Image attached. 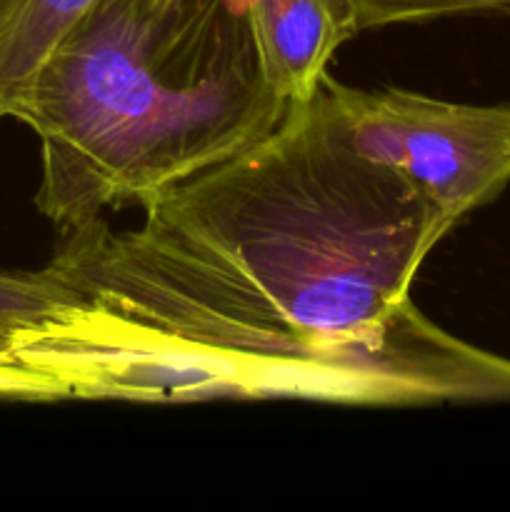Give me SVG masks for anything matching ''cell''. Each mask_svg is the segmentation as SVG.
Here are the masks:
<instances>
[{
  "instance_id": "obj_1",
  "label": "cell",
  "mask_w": 510,
  "mask_h": 512,
  "mask_svg": "<svg viewBox=\"0 0 510 512\" xmlns=\"http://www.w3.org/2000/svg\"><path fill=\"white\" fill-rule=\"evenodd\" d=\"M65 233L48 268L80 305L45 333L63 398L493 400L505 360L410 300L455 228L410 180L355 153L318 100L290 103L243 153Z\"/></svg>"
},
{
  "instance_id": "obj_2",
  "label": "cell",
  "mask_w": 510,
  "mask_h": 512,
  "mask_svg": "<svg viewBox=\"0 0 510 512\" xmlns=\"http://www.w3.org/2000/svg\"><path fill=\"white\" fill-rule=\"evenodd\" d=\"M240 0H98L13 110L40 140V213L70 233L243 153L288 110Z\"/></svg>"
},
{
  "instance_id": "obj_3",
  "label": "cell",
  "mask_w": 510,
  "mask_h": 512,
  "mask_svg": "<svg viewBox=\"0 0 510 512\" xmlns=\"http://www.w3.org/2000/svg\"><path fill=\"white\" fill-rule=\"evenodd\" d=\"M330 128L363 158L403 175L458 228L510 185V103L470 105L403 88L315 90Z\"/></svg>"
},
{
  "instance_id": "obj_4",
  "label": "cell",
  "mask_w": 510,
  "mask_h": 512,
  "mask_svg": "<svg viewBox=\"0 0 510 512\" xmlns=\"http://www.w3.org/2000/svg\"><path fill=\"white\" fill-rule=\"evenodd\" d=\"M270 88L313 100L338 48L358 35L350 0H240Z\"/></svg>"
},
{
  "instance_id": "obj_5",
  "label": "cell",
  "mask_w": 510,
  "mask_h": 512,
  "mask_svg": "<svg viewBox=\"0 0 510 512\" xmlns=\"http://www.w3.org/2000/svg\"><path fill=\"white\" fill-rule=\"evenodd\" d=\"M98 0H0V120Z\"/></svg>"
},
{
  "instance_id": "obj_6",
  "label": "cell",
  "mask_w": 510,
  "mask_h": 512,
  "mask_svg": "<svg viewBox=\"0 0 510 512\" xmlns=\"http://www.w3.org/2000/svg\"><path fill=\"white\" fill-rule=\"evenodd\" d=\"M78 305V295L48 265L35 273L0 270V365L23 370L20 363L35 338Z\"/></svg>"
},
{
  "instance_id": "obj_7",
  "label": "cell",
  "mask_w": 510,
  "mask_h": 512,
  "mask_svg": "<svg viewBox=\"0 0 510 512\" xmlns=\"http://www.w3.org/2000/svg\"><path fill=\"white\" fill-rule=\"evenodd\" d=\"M358 33L473 13H510V0H350Z\"/></svg>"
},
{
  "instance_id": "obj_8",
  "label": "cell",
  "mask_w": 510,
  "mask_h": 512,
  "mask_svg": "<svg viewBox=\"0 0 510 512\" xmlns=\"http://www.w3.org/2000/svg\"><path fill=\"white\" fill-rule=\"evenodd\" d=\"M0 400H28V403H48L43 383L30 373L0 365Z\"/></svg>"
}]
</instances>
